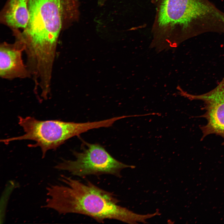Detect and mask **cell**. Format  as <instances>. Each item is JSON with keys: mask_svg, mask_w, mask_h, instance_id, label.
<instances>
[{"mask_svg": "<svg viewBox=\"0 0 224 224\" xmlns=\"http://www.w3.org/2000/svg\"><path fill=\"white\" fill-rule=\"evenodd\" d=\"M29 19L28 0H7L0 12V22L12 31L25 29Z\"/></svg>", "mask_w": 224, "mask_h": 224, "instance_id": "obj_8", "label": "cell"}, {"mask_svg": "<svg viewBox=\"0 0 224 224\" xmlns=\"http://www.w3.org/2000/svg\"><path fill=\"white\" fill-rule=\"evenodd\" d=\"M60 180L66 184L47 188V199L43 208L53 209L59 214L75 213L91 217L103 222L107 219L135 223L138 214L118 205L119 200L112 193L89 181L80 180L61 175Z\"/></svg>", "mask_w": 224, "mask_h": 224, "instance_id": "obj_1", "label": "cell"}, {"mask_svg": "<svg viewBox=\"0 0 224 224\" xmlns=\"http://www.w3.org/2000/svg\"><path fill=\"white\" fill-rule=\"evenodd\" d=\"M85 144L86 147L82 152H73L74 160H63L55 168L79 177L109 174L120 178L122 170L135 167L115 159L100 145L88 143Z\"/></svg>", "mask_w": 224, "mask_h": 224, "instance_id": "obj_5", "label": "cell"}, {"mask_svg": "<svg viewBox=\"0 0 224 224\" xmlns=\"http://www.w3.org/2000/svg\"><path fill=\"white\" fill-rule=\"evenodd\" d=\"M15 37L16 40L12 44L4 42L0 44V76L2 78L12 80L31 77L23 61L24 43L20 38Z\"/></svg>", "mask_w": 224, "mask_h": 224, "instance_id": "obj_7", "label": "cell"}, {"mask_svg": "<svg viewBox=\"0 0 224 224\" xmlns=\"http://www.w3.org/2000/svg\"><path fill=\"white\" fill-rule=\"evenodd\" d=\"M158 21L163 28L180 27L181 42L205 33L224 34V12L208 0H162Z\"/></svg>", "mask_w": 224, "mask_h": 224, "instance_id": "obj_3", "label": "cell"}, {"mask_svg": "<svg viewBox=\"0 0 224 224\" xmlns=\"http://www.w3.org/2000/svg\"><path fill=\"white\" fill-rule=\"evenodd\" d=\"M179 94L190 100H200L204 103L205 112L202 117L207 120V124L201 127L203 133L201 140L211 134L219 135L223 139L224 146V76L214 89L202 94L188 93L178 86Z\"/></svg>", "mask_w": 224, "mask_h": 224, "instance_id": "obj_6", "label": "cell"}, {"mask_svg": "<svg viewBox=\"0 0 224 224\" xmlns=\"http://www.w3.org/2000/svg\"><path fill=\"white\" fill-rule=\"evenodd\" d=\"M18 124L25 133L23 135L2 139L1 142L7 144L16 140H29L35 143L29 144L30 147H39L44 158L48 150H56L68 139L89 130L107 127L106 120L86 123L67 122L60 120H38L34 117H18Z\"/></svg>", "mask_w": 224, "mask_h": 224, "instance_id": "obj_4", "label": "cell"}, {"mask_svg": "<svg viewBox=\"0 0 224 224\" xmlns=\"http://www.w3.org/2000/svg\"><path fill=\"white\" fill-rule=\"evenodd\" d=\"M75 0H28L29 19L21 32L26 49L46 57L56 53L61 31L75 17Z\"/></svg>", "mask_w": 224, "mask_h": 224, "instance_id": "obj_2", "label": "cell"}]
</instances>
